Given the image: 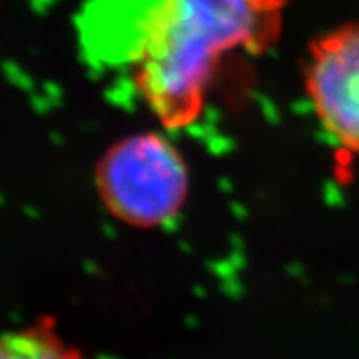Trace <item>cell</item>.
<instances>
[{
  "label": "cell",
  "instance_id": "3",
  "mask_svg": "<svg viewBox=\"0 0 359 359\" xmlns=\"http://www.w3.org/2000/svg\"><path fill=\"white\" fill-rule=\"evenodd\" d=\"M305 90L325 132L359 155V20L312 41L305 60Z\"/></svg>",
  "mask_w": 359,
  "mask_h": 359
},
{
  "label": "cell",
  "instance_id": "4",
  "mask_svg": "<svg viewBox=\"0 0 359 359\" xmlns=\"http://www.w3.org/2000/svg\"><path fill=\"white\" fill-rule=\"evenodd\" d=\"M0 359H84L50 327L0 336Z\"/></svg>",
  "mask_w": 359,
  "mask_h": 359
},
{
  "label": "cell",
  "instance_id": "1",
  "mask_svg": "<svg viewBox=\"0 0 359 359\" xmlns=\"http://www.w3.org/2000/svg\"><path fill=\"white\" fill-rule=\"evenodd\" d=\"M285 9L287 0H148L130 64L137 93L164 128L190 126L221 60L269 51Z\"/></svg>",
  "mask_w": 359,
  "mask_h": 359
},
{
  "label": "cell",
  "instance_id": "2",
  "mask_svg": "<svg viewBox=\"0 0 359 359\" xmlns=\"http://www.w3.org/2000/svg\"><path fill=\"white\" fill-rule=\"evenodd\" d=\"M188 188L187 163L161 133H135L115 142L95 166L100 203L135 228H155L177 217Z\"/></svg>",
  "mask_w": 359,
  "mask_h": 359
}]
</instances>
